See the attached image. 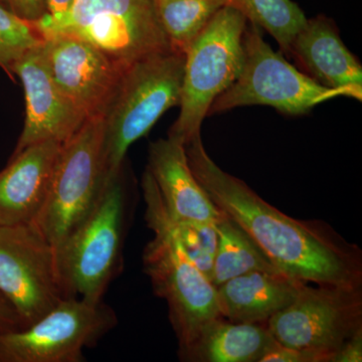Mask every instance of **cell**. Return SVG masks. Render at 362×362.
Returning a JSON list of instances; mask_svg holds the SVG:
<instances>
[{
    "mask_svg": "<svg viewBox=\"0 0 362 362\" xmlns=\"http://www.w3.org/2000/svg\"><path fill=\"white\" fill-rule=\"evenodd\" d=\"M244 14L247 21L270 33L284 56L307 18L292 0H228V6Z\"/></svg>",
    "mask_w": 362,
    "mask_h": 362,
    "instance_id": "21",
    "label": "cell"
},
{
    "mask_svg": "<svg viewBox=\"0 0 362 362\" xmlns=\"http://www.w3.org/2000/svg\"><path fill=\"white\" fill-rule=\"evenodd\" d=\"M276 342L266 324L232 322L220 316L178 357L187 362H259Z\"/></svg>",
    "mask_w": 362,
    "mask_h": 362,
    "instance_id": "18",
    "label": "cell"
},
{
    "mask_svg": "<svg viewBox=\"0 0 362 362\" xmlns=\"http://www.w3.org/2000/svg\"><path fill=\"white\" fill-rule=\"evenodd\" d=\"M259 362H325V359L318 354L290 349L276 342Z\"/></svg>",
    "mask_w": 362,
    "mask_h": 362,
    "instance_id": "24",
    "label": "cell"
},
{
    "mask_svg": "<svg viewBox=\"0 0 362 362\" xmlns=\"http://www.w3.org/2000/svg\"><path fill=\"white\" fill-rule=\"evenodd\" d=\"M247 25V18L238 9L223 7L189 45L185 52L180 115L169 137L185 144L201 134L211 104L242 71Z\"/></svg>",
    "mask_w": 362,
    "mask_h": 362,
    "instance_id": "5",
    "label": "cell"
},
{
    "mask_svg": "<svg viewBox=\"0 0 362 362\" xmlns=\"http://www.w3.org/2000/svg\"><path fill=\"white\" fill-rule=\"evenodd\" d=\"M63 143H35L0 171V226L33 223L44 206Z\"/></svg>",
    "mask_w": 362,
    "mask_h": 362,
    "instance_id": "16",
    "label": "cell"
},
{
    "mask_svg": "<svg viewBox=\"0 0 362 362\" xmlns=\"http://www.w3.org/2000/svg\"><path fill=\"white\" fill-rule=\"evenodd\" d=\"M115 311L103 303L66 298L25 329L0 333V362H83L116 327Z\"/></svg>",
    "mask_w": 362,
    "mask_h": 362,
    "instance_id": "10",
    "label": "cell"
},
{
    "mask_svg": "<svg viewBox=\"0 0 362 362\" xmlns=\"http://www.w3.org/2000/svg\"><path fill=\"white\" fill-rule=\"evenodd\" d=\"M123 171L108 178L92 213L56 249L57 269L66 299L101 303L120 270L128 206Z\"/></svg>",
    "mask_w": 362,
    "mask_h": 362,
    "instance_id": "4",
    "label": "cell"
},
{
    "mask_svg": "<svg viewBox=\"0 0 362 362\" xmlns=\"http://www.w3.org/2000/svg\"><path fill=\"white\" fill-rule=\"evenodd\" d=\"M361 361H362V330H359L354 337L343 343L332 361V362Z\"/></svg>",
    "mask_w": 362,
    "mask_h": 362,
    "instance_id": "27",
    "label": "cell"
},
{
    "mask_svg": "<svg viewBox=\"0 0 362 362\" xmlns=\"http://www.w3.org/2000/svg\"><path fill=\"white\" fill-rule=\"evenodd\" d=\"M162 28L175 51L187 52L204 25L228 0H153Z\"/></svg>",
    "mask_w": 362,
    "mask_h": 362,
    "instance_id": "20",
    "label": "cell"
},
{
    "mask_svg": "<svg viewBox=\"0 0 362 362\" xmlns=\"http://www.w3.org/2000/svg\"><path fill=\"white\" fill-rule=\"evenodd\" d=\"M188 165L221 213L256 242L278 270L305 284L362 288V252L322 221H301L264 201L211 158L201 134L185 144Z\"/></svg>",
    "mask_w": 362,
    "mask_h": 362,
    "instance_id": "1",
    "label": "cell"
},
{
    "mask_svg": "<svg viewBox=\"0 0 362 362\" xmlns=\"http://www.w3.org/2000/svg\"><path fill=\"white\" fill-rule=\"evenodd\" d=\"M0 4L23 20L33 23L47 16V0H0Z\"/></svg>",
    "mask_w": 362,
    "mask_h": 362,
    "instance_id": "25",
    "label": "cell"
},
{
    "mask_svg": "<svg viewBox=\"0 0 362 362\" xmlns=\"http://www.w3.org/2000/svg\"><path fill=\"white\" fill-rule=\"evenodd\" d=\"M337 97L346 96L342 90L317 84L298 70L282 52L267 44L259 26L247 21L242 71L214 100L207 116L252 105L272 107L285 115L301 116Z\"/></svg>",
    "mask_w": 362,
    "mask_h": 362,
    "instance_id": "7",
    "label": "cell"
},
{
    "mask_svg": "<svg viewBox=\"0 0 362 362\" xmlns=\"http://www.w3.org/2000/svg\"><path fill=\"white\" fill-rule=\"evenodd\" d=\"M173 223L176 235L187 256L211 282L214 256L218 247L216 225L207 223H176L173 221Z\"/></svg>",
    "mask_w": 362,
    "mask_h": 362,
    "instance_id": "23",
    "label": "cell"
},
{
    "mask_svg": "<svg viewBox=\"0 0 362 362\" xmlns=\"http://www.w3.org/2000/svg\"><path fill=\"white\" fill-rule=\"evenodd\" d=\"M75 0H47V18H58L68 13Z\"/></svg>",
    "mask_w": 362,
    "mask_h": 362,
    "instance_id": "28",
    "label": "cell"
},
{
    "mask_svg": "<svg viewBox=\"0 0 362 362\" xmlns=\"http://www.w3.org/2000/svg\"><path fill=\"white\" fill-rule=\"evenodd\" d=\"M266 326L283 346L332 362L343 343L362 330V288L305 284Z\"/></svg>",
    "mask_w": 362,
    "mask_h": 362,
    "instance_id": "9",
    "label": "cell"
},
{
    "mask_svg": "<svg viewBox=\"0 0 362 362\" xmlns=\"http://www.w3.org/2000/svg\"><path fill=\"white\" fill-rule=\"evenodd\" d=\"M40 47L13 66V74L21 78L25 98V126L13 154L47 140L64 143L88 119L52 80Z\"/></svg>",
    "mask_w": 362,
    "mask_h": 362,
    "instance_id": "13",
    "label": "cell"
},
{
    "mask_svg": "<svg viewBox=\"0 0 362 362\" xmlns=\"http://www.w3.org/2000/svg\"><path fill=\"white\" fill-rule=\"evenodd\" d=\"M216 228L218 247L211 275L214 287L251 272L281 273L256 242L226 214Z\"/></svg>",
    "mask_w": 362,
    "mask_h": 362,
    "instance_id": "19",
    "label": "cell"
},
{
    "mask_svg": "<svg viewBox=\"0 0 362 362\" xmlns=\"http://www.w3.org/2000/svg\"><path fill=\"white\" fill-rule=\"evenodd\" d=\"M45 66L59 90L88 119L103 117L124 70L87 40L66 33H45Z\"/></svg>",
    "mask_w": 362,
    "mask_h": 362,
    "instance_id": "12",
    "label": "cell"
},
{
    "mask_svg": "<svg viewBox=\"0 0 362 362\" xmlns=\"http://www.w3.org/2000/svg\"><path fill=\"white\" fill-rule=\"evenodd\" d=\"M26 328L20 313L13 305L0 293V333L13 332Z\"/></svg>",
    "mask_w": 362,
    "mask_h": 362,
    "instance_id": "26",
    "label": "cell"
},
{
    "mask_svg": "<svg viewBox=\"0 0 362 362\" xmlns=\"http://www.w3.org/2000/svg\"><path fill=\"white\" fill-rule=\"evenodd\" d=\"M288 58L317 84L361 101V62L343 42L332 18L323 14L307 18L293 40Z\"/></svg>",
    "mask_w": 362,
    "mask_h": 362,
    "instance_id": "14",
    "label": "cell"
},
{
    "mask_svg": "<svg viewBox=\"0 0 362 362\" xmlns=\"http://www.w3.org/2000/svg\"><path fill=\"white\" fill-rule=\"evenodd\" d=\"M147 170L173 221L216 225L225 218L194 177L180 140L168 136L150 143Z\"/></svg>",
    "mask_w": 362,
    "mask_h": 362,
    "instance_id": "15",
    "label": "cell"
},
{
    "mask_svg": "<svg viewBox=\"0 0 362 362\" xmlns=\"http://www.w3.org/2000/svg\"><path fill=\"white\" fill-rule=\"evenodd\" d=\"M147 226L153 238L143 251V269L154 294L165 300L178 342V356L189 349L202 328L221 316L216 288L192 263L148 170L142 178Z\"/></svg>",
    "mask_w": 362,
    "mask_h": 362,
    "instance_id": "2",
    "label": "cell"
},
{
    "mask_svg": "<svg viewBox=\"0 0 362 362\" xmlns=\"http://www.w3.org/2000/svg\"><path fill=\"white\" fill-rule=\"evenodd\" d=\"M107 180L104 118L93 117L62 145L44 206L33 223L54 250L92 213Z\"/></svg>",
    "mask_w": 362,
    "mask_h": 362,
    "instance_id": "6",
    "label": "cell"
},
{
    "mask_svg": "<svg viewBox=\"0 0 362 362\" xmlns=\"http://www.w3.org/2000/svg\"><path fill=\"white\" fill-rule=\"evenodd\" d=\"M305 283L282 273L251 272L216 287L221 317L238 323L266 324L294 301Z\"/></svg>",
    "mask_w": 362,
    "mask_h": 362,
    "instance_id": "17",
    "label": "cell"
},
{
    "mask_svg": "<svg viewBox=\"0 0 362 362\" xmlns=\"http://www.w3.org/2000/svg\"><path fill=\"white\" fill-rule=\"evenodd\" d=\"M44 40L37 23L23 20L0 4V66L7 74L13 75V66Z\"/></svg>",
    "mask_w": 362,
    "mask_h": 362,
    "instance_id": "22",
    "label": "cell"
},
{
    "mask_svg": "<svg viewBox=\"0 0 362 362\" xmlns=\"http://www.w3.org/2000/svg\"><path fill=\"white\" fill-rule=\"evenodd\" d=\"M44 33H66L94 45L123 68L173 49L153 0H75L68 13L37 21Z\"/></svg>",
    "mask_w": 362,
    "mask_h": 362,
    "instance_id": "8",
    "label": "cell"
},
{
    "mask_svg": "<svg viewBox=\"0 0 362 362\" xmlns=\"http://www.w3.org/2000/svg\"><path fill=\"white\" fill-rule=\"evenodd\" d=\"M0 293L26 327L66 299L56 250L33 223L0 226Z\"/></svg>",
    "mask_w": 362,
    "mask_h": 362,
    "instance_id": "11",
    "label": "cell"
},
{
    "mask_svg": "<svg viewBox=\"0 0 362 362\" xmlns=\"http://www.w3.org/2000/svg\"><path fill=\"white\" fill-rule=\"evenodd\" d=\"M185 64V52L171 49L124 68L103 116L108 178L123 170L131 145L148 134L166 111L180 106Z\"/></svg>",
    "mask_w": 362,
    "mask_h": 362,
    "instance_id": "3",
    "label": "cell"
}]
</instances>
